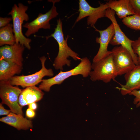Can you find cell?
I'll return each instance as SVG.
<instances>
[{
	"mask_svg": "<svg viewBox=\"0 0 140 140\" xmlns=\"http://www.w3.org/2000/svg\"><path fill=\"white\" fill-rule=\"evenodd\" d=\"M50 37H53L56 40L59 46L58 53L53 64L56 69L62 71L63 66L65 65L70 66L71 61L68 59L69 57L75 60H81V58L79 55L68 46L67 41L69 36H67L65 39L62 30V23L60 18L57 20V25L54 33L50 36L45 37L46 39Z\"/></svg>",
	"mask_w": 140,
	"mask_h": 140,
	"instance_id": "6da1fadb",
	"label": "cell"
},
{
	"mask_svg": "<svg viewBox=\"0 0 140 140\" xmlns=\"http://www.w3.org/2000/svg\"><path fill=\"white\" fill-rule=\"evenodd\" d=\"M2 104V103L0 104V115H8L10 113L11 111L5 109L3 106Z\"/></svg>",
	"mask_w": 140,
	"mask_h": 140,
	"instance_id": "cb8c5ba5",
	"label": "cell"
},
{
	"mask_svg": "<svg viewBox=\"0 0 140 140\" xmlns=\"http://www.w3.org/2000/svg\"><path fill=\"white\" fill-rule=\"evenodd\" d=\"M129 94L135 96L133 103L137 108L140 106V89L134 90L130 93Z\"/></svg>",
	"mask_w": 140,
	"mask_h": 140,
	"instance_id": "44dd1931",
	"label": "cell"
},
{
	"mask_svg": "<svg viewBox=\"0 0 140 140\" xmlns=\"http://www.w3.org/2000/svg\"><path fill=\"white\" fill-rule=\"evenodd\" d=\"M92 69V64L87 57L83 58L80 63L74 68L69 71H60L55 76L48 79H43L39 88L45 92H49L51 87L55 85H60L67 79L73 76L81 75L86 78L89 75Z\"/></svg>",
	"mask_w": 140,
	"mask_h": 140,
	"instance_id": "7a4b0ae2",
	"label": "cell"
},
{
	"mask_svg": "<svg viewBox=\"0 0 140 140\" xmlns=\"http://www.w3.org/2000/svg\"><path fill=\"white\" fill-rule=\"evenodd\" d=\"M35 113L34 110L29 108L27 109L26 112V115L29 118H33L35 116Z\"/></svg>",
	"mask_w": 140,
	"mask_h": 140,
	"instance_id": "484cf974",
	"label": "cell"
},
{
	"mask_svg": "<svg viewBox=\"0 0 140 140\" xmlns=\"http://www.w3.org/2000/svg\"><path fill=\"white\" fill-rule=\"evenodd\" d=\"M46 59L45 56L40 58L42 68L39 71L29 75L14 76L9 80L12 86H20L25 88L37 85L42 82L44 76H53L54 73L52 70L47 69L45 67V63Z\"/></svg>",
	"mask_w": 140,
	"mask_h": 140,
	"instance_id": "8992f818",
	"label": "cell"
},
{
	"mask_svg": "<svg viewBox=\"0 0 140 140\" xmlns=\"http://www.w3.org/2000/svg\"><path fill=\"white\" fill-rule=\"evenodd\" d=\"M126 83L120 84L121 87H116L122 95H125L134 90L140 89V65L135 67L124 75Z\"/></svg>",
	"mask_w": 140,
	"mask_h": 140,
	"instance_id": "4fadbf2b",
	"label": "cell"
},
{
	"mask_svg": "<svg viewBox=\"0 0 140 140\" xmlns=\"http://www.w3.org/2000/svg\"><path fill=\"white\" fill-rule=\"evenodd\" d=\"M28 7L19 3L18 5L15 4L8 15H10L13 21V30L15 38L16 43H19L27 49L30 50V43L31 40L26 38L22 31V25L24 21H27L29 17L26 13Z\"/></svg>",
	"mask_w": 140,
	"mask_h": 140,
	"instance_id": "3957f363",
	"label": "cell"
},
{
	"mask_svg": "<svg viewBox=\"0 0 140 140\" xmlns=\"http://www.w3.org/2000/svg\"><path fill=\"white\" fill-rule=\"evenodd\" d=\"M123 24L132 29L140 30V16L136 15L127 17L122 20Z\"/></svg>",
	"mask_w": 140,
	"mask_h": 140,
	"instance_id": "d6986e66",
	"label": "cell"
},
{
	"mask_svg": "<svg viewBox=\"0 0 140 140\" xmlns=\"http://www.w3.org/2000/svg\"><path fill=\"white\" fill-rule=\"evenodd\" d=\"M100 6L97 8L91 6L85 0L79 1V12L78 17L76 19L74 24L82 19L88 16L87 24L94 28L98 20L105 17L106 9L109 8L106 3L105 4L99 3Z\"/></svg>",
	"mask_w": 140,
	"mask_h": 140,
	"instance_id": "9c48e42d",
	"label": "cell"
},
{
	"mask_svg": "<svg viewBox=\"0 0 140 140\" xmlns=\"http://www.w3.org/2000/svg\"><path fill=\"white\" fill-rule=\"evenodd\" d=\"M94 28L100 34L99 37H97L96 39V42L100 44V47L97 53L93 59V62L99 61L111 53V51L108 50V47L114 34V27L112 23L103 30H99L95 27Z\"/></svg>",
	"mask_w": 140,
	"mask_h": 140,
	"instance_id": "8fae6325",
	"label": "cell"
},
{
	"mask_svg": "<svg viewBox=\"0 0 140 140\" xmlns=\"http://www.w3.org/2000/svg\"><path fill=\"white\" fill-rule=\"evenodd\" d=\"M132 47L134 53L137 56L138 65H140V36L137 39L133 40Z\"/></svg>",
	"mask_w": 140,
	"mask_h": 140,
	"instance_id": "ffe728a7",
	"label": "cell"
},
{
	"mask_svg": "<svg viewBox=\"0 0 140 140\" xmlns=\"http://www.w3.org/2000/svg\"><path fill=\"white\" fill-rule=\"evenodd\" d=\"M13 24L9 23L0 28V46L11 45L16 43L15 38L13 34Z\"/></svg>",
	"mask_w": 140,
	"mask_h": 140,
	"instance_id": "ac0fdd59",
	"label": "cell"
},
{
	"mask_svg": "<svg viewBox=\"0 0 140 140\" xmlns=\"http://www.w3.org/2000/svg\"><path fill=\"white\" fill-rule=\"evenodd\" d=\"M135 15L140 16V0H130Z\"/></svg>",
	"mask_w": 140,
	"mask_h": 140,
	"instance_id": "7402d4cb",
	"label": "cell"
},
{
	"mask_svg": "<svg viewBox=\"0 0 140 140\" xmlns=\"http://www.w3.org/2000/svg\"><path fill=\"white\" fill-rule=\"evenodd\" d=\"M53 5L50 10L45 14L40 13L35 19L30 22H27L23 25V27L27 29L25 35L28 37L35 34L41 29H49L51 25L50 21L56 17L58 15L55 6V3L58 1H51Z\"/></svg>",
	"mask_w": 140,
	"mask_h": 140,
	"instance_id": "30bf717a",
	"label": "cell"
},
{
	"mask_svg": "<svg viewBox=\"0 0 140 140\" xmlns=\"http://www.w3.org/2000/svg\"><path fill=\"white\" fill-rule=\"evenodd\" d=\"M22 90L18 87L11 85L9 80L0 81V97L2 103L7 105L12 113L23 115L22 107L18 102L19 96Z\"/></svg>",
	"mask_w": 140,
	"mask_h": 140,
	"instance_id": "5b68a950",
	"label": "cell"
},
{
	"mask_svg": "<svg viewBox=\"0 0 140 140\" xmlns=\"http://www.w3.org/2000/svg\"><path fill=\"white\" fill-rule=\"evenodd\" d=\"M22 67L3 59L0 60V80H10L16 74L20 73Z\"/></svg>",
	"mask_w": 140,
	"mask_h": 140,
	"instance_id": "2e32d148",
	"label": "cell"
},
{
	"mask_svg": "<svg viewBox=\"0 0 140 140\" xmlns=\"http://www.w3.org/2000/svg\"><path fill=\"white\" fill-rule=\"evenodd\" d=\"M0 121L14 127L18 130H27L32 127V121L20 114L10 112L6 117L0 119Z\"/></svg>",
	"mask_w": 140,
	"mask_h": 140,
	"instance_id": "9a60e30c",
	"label": "cell"
},
{
	"mask_svg": "<svg viewBox=\"0 0 140 140\" xmlns=\"http://www.w3.org/2000/svg\"><path fill=\"white\" fill-rule=\"evenodd\" d=\"M106 3L120 19L135 15L130 0H110Z\"/></svg>",
	"mask_w": 140,
	"mask_h": 140,
	"instance_id": "5bb4252c",
	"label": "cell"
},
{
	"mask_svg": "<svg viewBox=\"0 0 140 140\" xmlns=\"http://www.w3.org/2000/svg\"><path fill=\"white\" fill-rule=\"evenodd\" d=\"M37 105L35 103H33L29 104V108L33 110H36L37 108Z\"/></svg>",
	"mask_w": 140,
	"mask_h": 140,
	"instance_id": "4316f807",
	"label": "cell"
},
{
	"mask_svg": "<svg viewBox=\"0 0 140 140\" xmlns=\"http://www.w3.org/2000/svg\"><path fill=\"white\" fill-rule=\"evenodd\" d=\"M92 69L93 71L89 75L90 79L93 81L101 80L107 83L112 80H114L118 76L111 52L99 61L93 62Z\"/></svg>",
	"mask_w": 140,
	"mask_h": 140,
	"instance_id": "277c9868",
	"label": "cell"
},
{
	"mask_svg": "<svg viewBox=\"0 0 140 140\" xmlns=\"http://www.w3.org/2000/svg\"><path fill=\"white\" fill-rule=\"evenodd\" d=\"M111 51L118 75L125 74L136 65L130 52L121 46L115 47Z\"/></svg>",
	"mask_w": 140,
	"mask_h": 140,
	"instance_id": "ba28073f",
	"label": "cell"
},
{
	"mask_svg": "<svg viewBox=\"0 0 140 140\" xmlns=\"http://www.w3.org/2000/svg\"><path fill=\"white\" fill-rule=\"evenodd\" d=\"M25 46L19 43L6 45L0 48V59L22 67L23 53Z\"/></svg>",
	"mask_w": 140,
	"mask_h": 140,
	"instance_id": "7c38bea8",
	"label": "cell"
},
{
	"mask_svg": "<svg viewBox=\"0 0 140 140\" xmlns=\"http://www.w3.org/2000/svg\"><path fill=\"white\" fill-rule=\"evenodd\" d=\"M18 102L19 105L22 107L28 105L24 99L23 95L22 92L19 96Z\"/></svg>",
	"mask_w": 140,
	"mask_h": 140,
	"instance_id": "d4e9b609",
	"label": "cell"
},
{
	"mask_svg": "<svg viewBox=\"0 0 140 140\" xmlns=\"http://www.w3.org/2000/svg\"><path fill=\"white\" fill-rule=\"evenodd\" d=\"M12 20V17H0V28L5 26L9 24L10 22Z\"/></svg>",
	"mask_w": 140,
	"mask_h": 140,
	"instance_id": "603a6c76",
	"label": "cell"
},
{
	"mask_svg": "<svg viewBox=\"0 0 140 140\" xmlns=\"http://www.w3.org/2000/svg\"><path fill=\"white\" fill-rule=\"evenodd\" d=\"M22 93L24 99L28 105L40 101L44 94L41 90L35 86L26 87Z\"/></svg>",
	"mask_w": 140,
	"mask_h": 140,
	"instance_id": "e0dca14e",
	"label": "cell"
},
{
	"mask_svg": "<svg viewBox=\"0 0 140 140\" xmlns=\"http://www.w3.org/2000/svg\"><path fill=\"white\" fill-rule=\"evenodd\" d=\"M115 12L109 8L106 11L105 17L109 18L113 24L114 29V35L110 44L113 46L120 45L126 48L130 53L136 65H138L137 57L134 53L132 44L133 40L129 39L121 30L115 18Z\"/></svg>",
	"mask_w": 140,
	"mask_h": 140,
	"instance_id": "52a82bcc",
	"label": "cell"
}]
</instances>
